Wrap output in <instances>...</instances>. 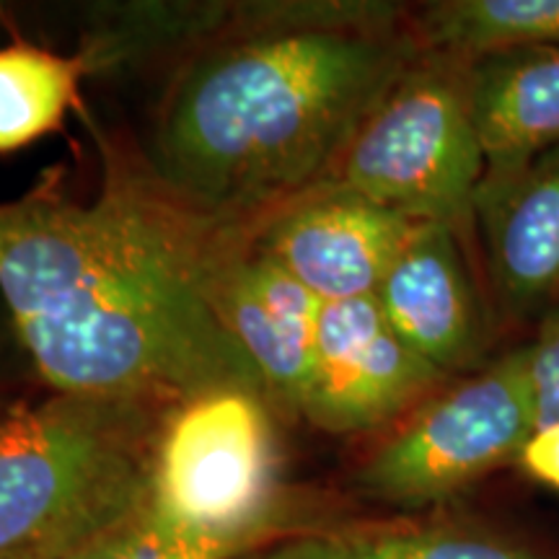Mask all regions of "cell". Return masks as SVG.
Returning <instances> with one entry per match:
<instances>
[{
  "label": "cell",
  "mask_w": 559,
  "mask_h": 559,
  "mask_svg": "<svg viewBox=\"0 0 559 559\" xmlns=\"http://www.w3.org/2000/svg\"><path fill=\"white\" fill-rule=\"evenodd\" d=\"M464 73L485 174L519 171L559 148V45L485 55Z\"/></svg>",
  "instance_id": "7c38bea8"
},
{
  "label": "cell",
  "mask_w": 559,
  "mask_h": 559,
  "mask_svg": "<svg viewBox=\"0 0 559 559\" xmlns=\"http://www.w3.org/2000/svg\"><path fill=\"white\" fill-rule=\"evenodd\" d=\"M262 559H549L495 531L436 521H362L285 536Z\"/></svg>",
  "instance_id": "4fadbf2b"
},
{
  "label": "cell",
  "mask_w": 559,
  "mask_h": 559,
  "mask_svg": "<svg viewBox=\"0 0 559 559\" xmlns=\"http://www.w3.org/2000/svg\"><path fill=\"white\" fill-rule=\"evenodd\" d=\"M86 66L16 39L0 47V153H13L60 130L79 99Z\"/></svg>",
  "instance_id": "9a60e30c"
},
{
  "label": "cell",
  "mask_w": 559,
  "mask_h": 559,
  "mask_svg": "<svg viewBox=\"0 0 559 559\" xmlns=\"http://www.w3.org/2000/svg\"><path fill=\"white\" fill-rule=\"evenodd\" d=\"M417 223L337 181L300 194L257 226L251 243L321 304L376 296Z\"/></svg>",
  "instance_id": "ba28073f"
},
{
  "label": "cell",
  "mask_w": 559,
  "mask_h": 559,
  "mask_svg": "<svg viewBox=\"0 0 559 559\" xmlns=\"http://www.w3.org/2000/svg\"><path fill=\"white\" fill-rule=\"evenodd\" d=\"M251 236L221 272L218 309L234 340L260 370L270 400L300 415L313 379L324 304L257 251Z\"/></svg>",
  "instance_id": "8fae6325"
},
{
  "label": "cell",
  "mask_w": 559,
  "mask_h": 559,
  "mask_svg": "<svg viewBox=\"0 0 559 559\" xmlns=\"http://www.w3.org/2000/svg\"><path fill=\"white\" fill-rule=\"evenodd\" d=\"M466 62L423 52L376 102L330 181L415 223L466 228L485 153L466 99Z\"/></svg>",
  "instance_id": "277c9868"
},
{
  "label": "cell",
  "mask_w": 559,
  "mask_h": 559,
  "mask_svg": "<svg viewBox=\"0 0 559 559\" xmlns=\"http://www.w3.org/2000/svg\"><path fill=\"white\" fill-rule=\"evenodd\" d=\"M417 47L453 60L559 45V0H440L409 16Z\"/></svg>",
  "instance_id": "5bb4252c"
},
{
  "label": "cell",
  "mask_w": 559,
  "mask_h": 559,
  "mask_svg": "<svg viewBox=\"0 0 559 559\" xmlns=\"http://www.w3.org/2000/svg\"><path fill=\"white\" fill-rule=\"evenodd\" d=\"M526 349L531 402L536 430L559 423V306L542 319L539 332Z\"/></svg>",
  "instance_id": "e0dca14e"
},
{
  "label": "cell",
  "mask_w": 559,
  "mask_h": 559,
  "mask_svg": "<svg viewBox=\"0 0 559 559\" xmlns=\"http://www.w3.org/2000/svg\"><path fill=\"white\" fill-rule=\"evenodd\" d=\"M417 55L400 5L243 3L171 79L145 169L192 213L254 230L332 179Z\"/></svg>",
  "instance_id": "7a4b0ae2"
},
{
  "label": "cell",
  "mask_w": 559,
  "mask_h": 559,
  "mask_svg": "<svg viewBox=\"0 0 559 559\" xmlns=\"http://www.w3.org/2000/svg\"><path fill=\"white\" fill-rule=\"evenodd\" d=\"M171 407L58 391L0 404V557L75 551L135 513Z\"/></svg>",
  "instance_id": "3957f363"
},
{
  "label": "cell",
  "mask_w": 559,
  "mask_h": 559,
  "mask_svg": "<svg viewBox=\"0 0 559 559\" xmlns=\"http://www.w3.org/2000/svg\"><path fill=\"white\" fill-rule=\"evenodd\" d=\"M519 461L531 477L559 489V423L536 430L523 445Z\"/></svg>",
  "instance_id": "ac0fdd59"
},
{
  "label": "cell",
  "mask_w": 559,
  "mask_h": 559,
  "mask_svg": "<svg viewBox=\"0 0 559 559\" xmlns=\"http://www.w3.org/2000/svg\"><path fill=\"white\" fill-rule=\"evenodd\" d=\"M472 221L502 317H549L559 306V148L519 171L485 174Z\"/></svg>",
  "instance_id": "30bf717a"
},
{
  "label": "cell",
  "mask_w": 559,
  "mask_h": 559,
  "mask_svg": "<svg viewBox=\"0 0 559 559\" xmlns=\"http://www.w3.org/2000/svg\"><path fill=\"white\" fill-rule=\"evenodd\" d=\"M68 555L70 551H29V555H11V557H0V559H62Z\"/></svg>",
  "instance_id": "d6986e66"
},
{
  "label": "cell",
  "mask_w": 559,
  "mask_h": 559,
  "mask_svg": "<svg viewBox=\"0 0 559 559\" xmlns=\"http://www.w3.org/2000/svg\"><path fill=\"white\" fill-rule=\"evenodd\" d=\"M459 239L449 223H417L373 296L394 332L445 376L481 368L489 345L485 304Z\"/></svg>",
  "instance_id": "9c48e42d"
},
{
  "label": "cell",
  "mask_w": 559,
  "mask_h": 559,
  "mask_svg": "<svg viewBox=\"0 0 559 559\" xmlns=\"http://www.w3.org/2000/svg\"><path fill=\"white\" fill-rule=\"evenodd\" d=\"M249 236L107 156L91 202L55 179L0 202V298L58 394L179 404L247 389L270 400L218 309L221 272Z\"/></svg>",
  "instance_id": "6da1fadb"
},
{
  "label": "cell",
  "mask_w": 559,
  "mask_h": 559,
  "mask_svg": "<svg viewBox=\"0 0 559 559\" xmlns=\"http://www.w3.org/2000/svg\"><path fill=\"white\" fill-rule=\"evenodd\" d=\"M290 531H257L241 536H205L166 526L140 506L109 531L62 559H243L270 549Z\"/></svg>",
  "instance_id": "2e32d148"
},
{
  "label": "cell",
  "mask_w": 559,
  "mask_h": 559,
  "mask_svg": "<svg viewBox=\"0 0 559 559\" xmlns=\"http://www.w3.org/2000/svg\"><path fill=\"white\" fill-rule=\"evenodd\" d=\"M534 432L526 349L519 347L430 394L360 466L358 489L386 506H436L521 459Z\"/></svg>",
  "instance_id": "8992f818"
},
{
  "label": "cell",
  "mask_w": 559,
  "mask_h": 559,
  "mask_svg": "<svg viewBox=\"0 0 559 559\" xmlns=\"http://www.w3.org/2000/svg\"><path fill=\"white\" fill-rule=\"evenodd\" d=\"M445 379L394 332L373 296L324 304L300 415L337 436L373 430L423 404Z\"/></svg>",
  "instance_id": "52a82bcc"
},
{
  "label": "cell",
  "mask_w": 559,
  "mask_h": 559,
  "mask_svg": "<svg viewBox=\"0 0 559 559\" xmlns=\"http://www.w3.org/2000/svg\"><path fill=\"white\" fill-rule=\"evenodd\" d=\"M143 508L166 526L205 536L298 531L300 508L280 487L267 396L215 389L166 412Z\"/></svg>",
  "instance_id": "5b68a950"
}]
</instances>
